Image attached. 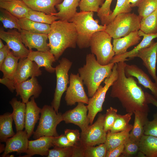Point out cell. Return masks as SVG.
I'll return each mask as SVG.
<instances>
[{
	"mask_svg": "<svg viewBox=\"0 0 157 157\" xmlns=\"http://www.w3.org/2000/svg\"><path fill=\"white\" fill-rule=\"evenodd\" d=\"M141 18L133 13L119 14L106 25L105 31L113 39L124 37L140 30Z\"/></svg>",
	"mask_w": 157,
	"mask_h": 157,
	"instance_id": "cell-5",
	"label": "cell"
},
{
	"mask_svg": "<svg viewBox=\"0 0 157 157\" xmlns=\"http://www.w3.org/2000/svg\"><path fill=\"white\" fill-rule=\"evenodd\" d=\"M117 64L115 63L111 75L104 81V86L100 85L93 95L89 99L87 106L88 109V116L90 125L93 124L97 114L103 110V105L106 93L113 82L117 79L118 75Z\"/></svg>",
	"mask_w": 157,
	"mask_h": 157,
	"instance_id": "cell-8",
	"label": "cell"
},
{
	"mask_svg": "<svg viewBox=\"0 0 157 157\" xmlns=\"http://www.w3.org/2000/svg\"><path fill=\"white\" fill-rule=\"evenodd\" d=\"M140 156L157 157V137L144 134L139 142Z\"/></svg>",
	"mask_w": 157,
	"mask_h": 157,
	"instance_id": "cell-30",
	"label": "cell"
},
{
	"mask_svg": "<svg viewBox=\"0 0 157 157\" xmlns=\"http://www.w3.org/2000/svg\"><path fill=\"white\" fill-rule=\"evenodd\" d=\"M30 51L27 58L35 62L39 68L43 67L47 72L50 73L55 72V67H53L52 65L56 60L49 50L46 51H34L32 50Z\"/></svg>",
	"mask_w": 157,
	"mask_h": 157,
	"instance_id": "cell-23",
	"label": "cell"
},
{
	"mask_svg": "<svg viewBox=\"0 0 157 157\" xmlns=\"http://www.w3.org/2000/svg\"><path fill=\"white\" fill-rule=\"evenodd\" d=\"M112 38L105 31H100L94 33L90 40L92 53L96 56L97 61L102 65L110 63L115 55L111 43Z\"/></svg>",
	"mask_w": 157,
	"mask_h": 157,
	"instance_id": "cell-7",
	"label": "cell"
},
{
	"mask_svg": "<svg viewBox=\"0 0 157 157\" xmlns=\"http://www.w3.org/2000/svg\"><path fill=\"white\" fill-rule=\"evenodd\" d=\"M83 85V80L78 73L76 74L71 73L69 85L65 97L67 105L72 106L80 102L88 104L89 98L85 92Z\"/></svg>",
	"mask_w": 157,
	"mask_h": 157,
	"instance_id": "cell-11",
	"label": "cell"
},
{
	"mask_svg": "<svg viewBox=\"0 0 157 157\" xmlns=\"http://www.w3.org/2000/svg\"><path fill=\"white\" fill-rule=\"evenodd\" d=\"M140 36H142V41L131 50L127 51L125 53L120 55H115L110 63H115L119 62H125L129 59H132L135 58V54L140 50L150 46L154 42L153 40L157 38V33L155 34H148L144 33L139 30L138 31Z\"/></svg>",
	"mask_w": 157,
	"mask_h": 157,
	"instance_id": "cell-22",
	"label": "cell"
},
{
	"mask_svg": "<svg viewBox=\"0 0 157 157\" xmlns=\"http://www.w3.org/2000/svg\"><path fill=\"white\" fill-rule=\"evenodd\" d=\"M10 49L6 44L2 48L0 49V66L7 56Z\"/></svg>",
	"mask_w": 157,
	"mask_h": 157,
	"instance_id": "cell-53",
	"label": "cell"
},
{
	"mask_svg": "<svg viewBox=\"0 0 157 157\" xmlns=\"http://www.w3.org/2000/svg\"><path fill=\"white\" fill-rule=\"evenodd\" d=\"M5 148V146L3 144H0V153H1L3 152H4Z\"/></svg>",
	"mask_w": 157,
	"mask_h": 157,
	"instance_id": "cell-56",
	"label": "cell"
},
{
	"mask_svg": "<svg viewBox=\"0 0 157 157\" xmlns=\"http://www.w3.org/2000/svg\"><path fill=\"white\" fill-rule=\"evenodd\" d=\"M33 97L26 103L24 128L29 139L33 134L35 126L40 118L41 108L37 106Z\"/></svg>",
	"mask_w": 157,
	"mask_h": 157,
	"instance_id": "cell-21",
	"label": "cell"
},
{
	"mask_svg": "<svg viewBox=\"0 0 157 157\" xmlns=\"http://www.w3.org/2000/svg\"><path fill=\"white\" fill-rule=\"evenodd\" d=\"M117 63V77L111 86L110 96L118 99L127 113L139 111L149 113V109L145 92L133 77H127L125 74L126 63Z\"/></svg>",
	"mask_w": 157,
	"mask_h": 157,
	"instance_id": "cell-1",
	"label": "cell"
},
{
	"mask_svg": "<svg viewBox=\"0 0 157 157\" xmlns=\"http://www.w3.org/2000/svg\"><path fill=\"white\" fill-rule=\"evenodd\" d=\"M124 144H122L112 150L107 151L106 157H118L122 154Z\"/></svg>",
	"mask_w": 157,
	"mask_h": 157,
	"instance_id": "cell-50",
	"label": "cell"
},
{
	"mask_svg": "<svg viewBox=\"0 0 157 157\" xmlns=\"http://www.w3.org/2000/svg\"><path fill=\"white\" fill-rule=\"evenodd\" d=\"M40 113L38 125L33 134V138L36 139L43 136H58L56 127L63 121L62 114L57 113L51 106L47 105L41 108Z\"/></svg>",
	"mask_w": 157,
	"mask_h": 157,
	"instance_id": "cell-6",
	"label": "cell"
},
{
	"mask_svg": "<svg viewBox=\"0 0 157 157\" xmlns=\"http://www.w3.org/2000/svg\"><path fill=\"white\" fill-rule=\"evenodd\" d=\"M117 110L112 107L107 109L104 122L105 131L107 132L110 131L117 117Z\"/></svg>",
	"mask_w": 157,
	"mask_h": 157,
	"instance_id": "cell-43",
	"label": "cell"
},
{
	"mask_svg": "<svg viewBox=\"0 0 157 157\" xmlns=\"http://www.w3.org/2000/svg\"><path fill=\"white\" fill-rule=\"evenodd\" d=\"M59 64L55 67L56 83L53 99L51 102V106L58 113L62 97L67 88L69 83V71L72 62L65 58H63L59 60Z\"/></svg>",
	"mask_w": 157,
	"mask_h": 157,
	"instance_id": "cell-9",
	"label": "cell"
},
{
	"mask_svg": "<svg viewBox=\"0 0 157 157\" xmlns=\"http://www.w3.org/2000/svg\"><path fill=\"white\" fill-rule=\"evenodd\" d=\"M147 103L151 104L157 107V100L152 95L147 92H145Z\"/></svg>",
	"mask_w": 157,
	"mask_h": 157,
	"instance_id": "cell-54",
	"label": "cell"
},
{
	"mask_svg": "<svg viewBox=\"0 0 157 157\" xmlns=\"http://www.w3.org/2000/svg\"><path fill=\"white\" fill-rule=\"evenodd\" d=\"M20 58L14 56L11 51L9 52L1 65L0 66V70L3 74V77L13 79Z\"/></svg>",
	"mask_w": 157,
	"mask_h": 157,
	"instance_id": "cell-34",
	"label": "cell"
},
{
	"mask_svg": "<svg viewBox=\"0 0 157 157\" xmlns=\"http://www.w3.org/2000/svg\"><path fill=\"white\" fill-rule=\"evenodd\" d=\"M142 0H129V2L132 8L138 7V5Z\"/></svg>",
	"mask_w": 157,
	"mask_h": 157,
	"instance_id": "cell-55",
	"label": "cell"
},
{
	"mask_svg": "<svg viewBox=\"0 0 157 157\" xmlns=\"http://www.w3.org/2000/svg\"><path fill=\"white\" fill-rule=\"evenodd\" d=\"M144 130V134L157 137V113L154 114L152 120L147 121Z\"/></svg>",
	"mask_w": 157,
	"mask_h": 157,
	"instance_id": "cell-46",
	"label": "cell"
},
{
	"mask_svg": "<svg viewBox=\"0 0 157 157\" xmlns=\"http://www.w3.org/2000/svg\"><path fill=\"white\" fill-rule=\"evenodd\" d=\"M157 41L154 42L149 46L139 51L135 54V57H139L142 60L143 65L157 84Z\"/></svg>",
	"mask_w": 157,
	"mask_h": 157,
	"instance_id": "cell-16",
	"label": "cell"
},
{
	"mask_svg": "<svg viewBox=\"0 0 157 157\" xmlns=\"http://www.w3.org/2000/svg\"><path fill=\"white\" fill-rule=\"evenodd\" d=\"M13 120L12 113L7 112L0 115V142H5L8 138L15 135L12 127Z\"/></svg>",
	"mask_w": 157,
	"mask_h": 157,
	"instance_id": "cell-33",
	"label": "cell"
},
{
	"mask_svg": "<svg viewBox=\"0 0 157 157\" xmlns=\"http://www.w3.org/2000/svg\"><path fill=\"white\" fill-rule=\"evenodd\" d=\"M26 17L35 22L50 25L58 19L54 15L32 10L29 11Z\"/></svg>",
	"mask_w": 157,
	"mask_h": 157,
	"instance_id": "cell-38",
	"label": "cell"
},
{
	"mask_svg": "<svg viewBox=\"0 0 157 157\" xmlns=\"http://www.w3.org/2000/svg\"><path fill=\"white\" fill-rule=\"evenodd\" d=\"M105 0H81L79 7L81 11L97 12L100 6L103 4Z\"/></svg>",
	"mask_w": 157,
	"mask_h": 157,
	"instance_id": "cell-42",
	"label": "cell"
},
{
	"mask_svg": "<svg viewBox=\"0 0 157 157\" xmlns=\"http://www.w3.org/2000/svg\"><path fill=\"white\" fill-rule=\"evenodd\" d=\"M5 45L4 44H3L2 41V40L0 39V49L2 48H3Z\"/></svg>",
	"mask_w": 157,
	"mask_h": 157,
	"instance_id": "cell-57",
	"label": "cell"
},
{
	"mask_svg": "<svg viewBox=\"0 0 157 157\" xmlns=\"http://www.w3.org/2000/svg\"><path fill=\"white\" fill-rule=\"evenodd\" d=\"M139 142L130 138L124 144L123 152L121 155L124 157H129L136 154L139 151Z\"/></svg>",
	"mask_w": 157,
	"mask_h": 157,
	"instance_id": "cell-45",
	"label": "cell"
},
{
	"mask_svg": "<svg viewBox=\"0 0 157 157\" xmlns=\"http://www.w3.org/2000/svg\"><path fill=\"white\" fill-rule=\"evenodd\" d=\"M64 132L68 140L74 145L80 141V133L79 130L66 129Z\"/></svg>",
	"mask_w": 157,
	"mask_h": 157,
	"instance_id": "cell-49",
	"label": "cell"
},
{
	"mask_svg": "<svg viewBox=\"0 0 157 157\" xmlns=\"http://www.w3.org/2000/svg\"><path fill=\"white\" fill-rule=\"evenodd\" d=\"M132 127L133 125L124 131L115 133L108 131L105 143L107 151L124 144L129 138L130 132Z\"/></svg>",
	"mask_w": 157,
	"mask_h": 157,
	"instance_id": "cell-31",
	"label": "cell"
},
{
	"mask_svg": "<svg viewBox=\"0 0 157 157\" xmlns=\"http://www.w3.org/2000/svg\"><path fill=\"white\" fill-rule=\"evenodd\" d=\"M73 147H53L52 149H49L48 157H72Z\"/></svg>",
	"mask_w": 157,
	"mask_h": 157,
	"instance_id": "cell-44",
	"label": "cell"
},
{
	"mask_svg": "<svg viewBox=\"0 0 157 157\" xmlns=\"http://www.w3.org/2000/svg\"><path fill=\"white\" fill-rule=\"evenodd\" d=\"M81 0H63L55 7L58 12L53 15L58 19L69 22L77 12V8L79 6Z\"/></svg>",
	"mask_w": 157,
	"mask_h": 157,
	"instance_id": "cell-25",
	"label": "cell"
},
{
	"mask_svg": "<svg viewBox=\"0 0 157 157\" xmlns=\"http://www.w3.org/2000/svg\"><path fill=\"white\" fill-rule=\"evenodd\" d=\"M42 74V71L35 62L27 58H20L12 80L15 85L29 77H38Z\"/></svg>",
	"mask_w": 157,
	"mask_h": 157,
	"instance_id": "cell-14",
	"label": "cell"
},
{
	"mask_svg": "<svg viewBox=\"0 0 157 157\" xmlns=\"http://www.w3.org/2000/svg\"><path fill=\"white\" fill-rule=\"evenodd\" d=\"M85 60V64L79 68L78 72L87 88L88 97H91L102 82L111 75L115 63L102 65L92 53L87 54Z\"/></svg>",
	"mask_w": 157,
	"mask_h": 157,
	"instance_id": "cell-3",
	"label": "cell"
},
{
	"mask_svg": "<svg viewBox=\"0 0 157 157\" xmlns=\"http://www.w3.org/2000/svg\"><path fill=\"white\" fill-rule=\"evenodd\" d=\"M140 30L148 34L157 33V9L149 15L141 18Z\"/></svg>",
	"mask_w": 157,
	"mask_h": 157,
	"instance_id": "cell-35",
	"label": "cell"
},
{
	"mask_svg": "<svg viewBox=\"0 0 157 157\" xmlns=\"http://www.w3.org/2000/svg\"><path fill=\"white\" fill-rule=\"evenodd\" d=\"M132 8L129 0H117L116 6L113 11L101 22L102 25H107L119 14L130 13L132 10Z\"/></svg>",
	"mask_w": 157,
	"mask_h": 157,
	"instance_id": "cell-36",
	"label": "cell"
},
{
	"mask_svg": "<svg viewBox=\"0 0 157 157\" xmlns=\"http://www.w3.org/2000/svg\"><path fill=\"white\" fill-rule=\"evenodd\" d=\"M11 0H0V1H10Z\"/></svg>",
	"mask_w": 157,
	"mask_h": 157,
	"instance_id": "cell-58",
	"label": "cell"
},
{
	"mask_svg": "<svg viewBox=\"0 0 157 157\" xmlns=\"http://www.w3.org/2000/svg\"><path fill=\"white\" fill-rule=\"evenodd\" d=\"M105 114H99L95 122L80 133V141L85 147L105 143L107 132L104 130V122Z\"/></svg>",
	"mask_w": 157,
	"mask_h": 157,
	"instance_id": "cell-10",
	"label": "cell"
},
{
	"mask_svg": "<svg viewBox=\"0 0 157 157\" xmlns=\"http://www.w3.org/2000/svg\"><path fill=\"white\" fill-rule=\"evenodd\" d=\"M0 38L6 43L14 56L20 58H27L30 51L23 43L20 32L1 30Z\"/></svg>",
	"mask_w": 157,
	"mask_h": 157,
	"instance_id": "cell-12",
	"label": "cell"
},
{
	"mask_svg": "<svg viewBox=\"0 0 157 157\" xmlns=\"http://www.w3.org/2000/svg\"><path fill=\"white\" fill-rule=\"evenodd\" d=\"M112 0H105L97 12V15L100 20L101 22L112 13L113 11L110 9Z\"/></svg>",
	"mask_w": 157,
	"mask_h": 157,
	"instance_id": "cell-47",
	"label": "cell"
},
{
	"mask_svg": "<svg viewBox=\"0 0 157 157\" xmlns=\"http://www.w3.org/2000/svg\"><path fill=\"white\" fill-rule=\"evenodd\" d=\"M53 144L54 146L60 148L74 146V144L68 140L65 134L54 137L53 140Z\"/></svg>",
	"mask_w": 157,
	"mask_h": 157,
	"instance_id": "cell-48",
	"label": "cell"
},
{
	"mask_svg": "<svg viewBox=\"0 0 157 157\" xmlns=\"http://www.w3.org/2000/svg\"><path fill=\"white\" fill-rule=\"evenodd\" d=\"M28 139L25 130L17 131L14 135L8 138L5 142V149L1 156L6 157L12 152H16L19 154L25 153L28 148Z\"/></svg>",
	"mask_w": 157,
	"mask_h": 157,
	"instance_id": "cell-17",
	"label": "cell"
},
{
	"mask_svg": "<svg viewBox=\"0 0 157 157\" xmlns=\"http://www.w3.org/2000/svg\"><path fill=\"white\" fill-rule=\"evenodd\" d=\"M138 7V15L142 18L157 9V0H142Z\"/></svg>",
	"mask_w": 157,
	"mask_h": 157,
	"instance_id": "cell-40",
	"label": "cell"
},
{
	"mask_svg": "<svg viewBox=\"0 0 157 157\" xmlns=\"http://www.w3.org/2000/svg\"><path fill=\"white\" fill-rule=\"evenodd\" d=\"M51 25L48 34L50 51L58 60L65 50L69 48H75L77 34L74 24L60 20L54 21Z\"/></svg>",
	"mask_w": 157,
	"mask_h": 157,
	"instance_id": "cell-2",
	"label": "cell"
},
{
	"mask_svg": "<svg viewBox=\"0 0 157 157\" xmlns=\"http://www.w3.org/2000/svg\"><path fill=\"white\" fill-rule=\"evenodd\" d=\"M18 23L22 30L32 33L48 34L50 30V25L35 22L26 17L19 19Z\"/></svg>",
	"mask_w": 157,
	"mask_h": 157,
	"instance_id": "cell-32",
	"label": "cell"
},
{
	"mask_svg": "<svg viewBox=\"0 0 157 157\" xmlns=\"http://www.w3.org/2000/svg\"><path fill=\"white\" fill-rule=\"evenodd\" d=\"M82 102H78L74 108L62 114L63 121L66 124L72 123L79 127L81 131L89 126L90 121L88 116L87 106Z\"/></svg>",
	"mask_w": 157,
	"mask_h": 157,
	"instance_id": "cell-13",
	"label": "cell"
},
{
	"mask_svg": "<svg viewBox=\"0 0 157 157\" xmlns=\"http://www.w3.org/2000/svg\"><path fill=\"white\" fill-rule=\"evenodd\" d=\"M20 33L23 43L29 50L33 49L40 51L50 50L47 42L48 39V34L32 33L22 29Z\"/></svg>",
	"mask_w": 157,
	"mask_h": 157,
	"instance_id": "cell-18",
	"label": "cell"
},
{
	"mask_svg": "<svg viewBox=\"0 0 157 157\" xmlns=\"http://www.w3.org/2000/svg\"><path fill=\"white\" fill-rule=\"evenodd\" d=\"M72 157H84V153L85 147L81 143V141L74 145Z\"/></svg>",
	"mask_w": 157,
	"mask_h": 157,
	"instance_id": "cell-51",
	"label": "cell"
},
{
	"mask_svg": "<svg viewBox=\"0 0 157 157\" xmlns=\"http://www.w3.org/2000/svg\"><path fill=\"white\" fill-rule=\"evenodd\" d=\"M124 71L127 77L132 76L136 78L139 83L145 88L149 89L157 100V84L153 82L142 69L135 65H129L126 63Z\"/></svg>",
	"mask_w": 157,
	"mask_h": 157,
	"instance_id": "cell-19",
	"label": "cell"
},
{
	"mask_svg": "<svg viewBox=\"0 0 157 157\" xmlns=\"http://www.w3.org/2000/svg\"><path fill=\"white\" fill-rule=\"evenodd\" d=\"M94 12H77L69 22H73L77 34V45L80 49L90 47V39L96 32L105 31L106 25H99L98 19L93 18Z\"/></svg>",
	"mask_w": 157,
	"mask_h": 157,
	"instance_id": "cell-4",
	"label": "cell"
},
{
	"mask_svg": "<svg viewBox=\"0 0 157 157\" xmlns=\"http://www.w3.org/2000/svg\"><path fill=\"white\" fill-rule=\"evenodd\" d=\"M31 10L52 15L57 13L56 6L63 0H22Z\"/></svg>",
	"mask_w": 157,
	"mask_h": 157,
	"instance_id": "cell-26",
	"label": "cell"
},
{
	"mask_svg": "<svg viewBox=\"0 0 157 157\" xmlns=\"http://www.w3.org/2000/svg\"><path fill=\"white\" fill-rule=\"evenodd\" d=\"M133 114L128 113L124 115L118 114L117 117L110 131L115 133L124 131L132 125L129 124Z\"/></svg>",
	"mask_w": 157,
	"mask_h": 157,
	"instance_id": "cell-39",
	"label": "cell"
},
{
	"mask_svg": "<svg viewBox=\"0 0 157 157\" xmlns=\"http://www.w3.org/2000/svg\"><path fill=\"white\" fill-rule=\"evenodd\" d=\"M9 103L13 109L12 114L16 131L23 130L25 126L26 104L18 101L15 97L12 98Z\"/></svg>",
	"mask_w": 157,
	"mask_h": 157,
	"instance_id": "cell-28",
	"label": "cell"
},
{
	"mask_svg": "<svg viewBox=\"0 0 157 157\" xmlns=\"http://www.w3.org/2000/svg\"><path fill=\"white\" fill-rule=\"evenodd\" d=\"M0 20L5 28H16L20 32L22 30L19 24V19L1 8L0 9Z\"/></svg>",
	"mask_w": 157,
	"mask_h": 157,
	"instance_id": "cell-37",
	"label": "cell"
},
{
	"mask_svg": "<svg viewBox=\"0 0 157 157\" xmlns=\"http://www.w3.org/2000/svg\"><path fill=\"white\" fill-rule=\"evenodd\" d=\"M15 89L16 96H19L22 102L25 104L32 97L35 98L38 97L42 90L36 77H31L30 79L16 84Z\"/></svg>",
	"mask_w": 157,
	"mask_h": 157,
	"instance_id": "cell-15",
	"label": "cell"
},
{
	"mask_svg": "<svg viewBox=\"0 0 157 157\" xmlns=\"http://www.w3.org/2000/svg\"><path fill=\"white\" fill-rule=\"evenodd\" d=\"M54 137L43 136L34 140H29L28 148L24 157H30L35 155L47 156L50 148L54 147Z\"/></svg>",
	"mask_w": 157,
	"mask_h": 157,
	"instance_id": "cell-20",
	"label": "cell"
},
{
	"mask_svg": "<svg viewBox=\"0 0 157 157\" xmlns=\"http://www.w3.org/2000/svg\"><path fill=\"white\" fill-rule=\"evenodd\" d=\"M107 151V148L105 143L96 147H88L85 148L84 157H106Z\"/></svg>",
	"mask_w": 157,
	"mask_h": 157,
	"instance_id": "cell-41",
	"label": "cell"
},
{
	"mask_svg": "<svg viewBox=\"0 0 157 157\" xmlns=\"http://www.w3.org/2000/svg\"><path fill=\"white\" fill-rule=\"evenodd\" d=\"M0 8L20 19L26 17L29 11L32 10L22 0L0 1Z\"/></svg>",
	"mask_w": 157,
	"mask_h": 157,
	"instance_id": "cell-27",
	"label": "cell"
},
{
	"mask_svg": "<svg viewBox=\"0 0 157 157\" xmlns=\"http://www.w3.org/2000/svg\"><path fill=\"white\" fill-rule=\"evenodd\" d=\"M135 115L134 123L129 138L135 141L139 142L144 135V127L149 119L148 113L139 111L134 112Z\"/></svg>",
	"mask_w": 157,
	"mask_h": 157,
	"instance_id": "cell-29",
	"label": "cell"
},
{
	"mask_svg": "<svg viewBox=\"0 0 157 157\" xmlns=\"http://www.w3.org/2000/svg\"><path fill=\"white\" fill-rule=\"evenodd\" d=\"M139 31L131 32L128 35L119 38L113 39V49L115 55H120L126 52L130 47L139 43L141 40Z\"/></svg>",
	"mask_w": 157,
	"mask_h": 157,
	"instance_id": "cell-24",
	"label": "cell"
},
{
	"mask_svg": "<svg viewBox=\"0 0 157 157\" xmlns=\"http://www.w3.org/2000/svg\"><path fill=\"white\" fill-rule=\"evenodd\" d=\"M0 83L5 85L12 92H13L15 89V84L13 80L3 77L0 78Z\"/></svg>",
	"mask_w": 157,
	"mask_h": 157,
	"instance_id": "cell-52",
	"label": "cell"
}]
</instances>
